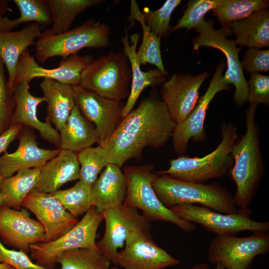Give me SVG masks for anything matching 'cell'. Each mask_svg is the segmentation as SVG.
<instances>
[{
	"label": "cell",
	"instance_id": "obj_29",
	"mask_svg": "<svg viewBox=\"0 0 269 269\" xmlns=\"http://www.w3.org/2000/svg\"><path fill=\"white\" fill-rule=\"evenodd\" d=\"M41 168L20 170L12 176L3 177L0 191L3 205L19 210L27 195L36 187Z\"/></svg>",
	"mask_w": 269,
	"mask_h": 269
},
{
	"label": "cell",
	"instance_id": "obj_12",
	"mask_svg": "<svg viewBox=\"0 0 269 269\" xmlns=\"http://www.w3.org/2000/svg\"><path fill=\"white\" fill-rule=\"evenodd\" d=\"M102 214L105 223V232L96 245L110 262L117 266L119 249L124 247L129 233L137 229L150 231L151 224L137 209L124 205L107 209Z\"/></svg>",
	"mask_w": 269,
	"mask_h": 269
},
{
	"label": "cell",
	"instance_id": "obj_33",
	"mask_svg": "<svg viewBox=\"0 0 269 269\" xmlns=\"http://www.w3.org/2000/svg\"><path fill=\"white\" fill-rule=\"evenodd\" d=\"M60 269H110L111 263L99 250L76 249L62 253L56 259Z\"/></svg>",
	"mask_w": 269,
	"mask_h": 269
},
{
	"label": "cell",
	"instance_id": "obj_32",
	"mask_svg": "<svg viewBox=\"0 0 269 269\" xmlns=\"http://www.w3.org/2000/svg\"><path fill=\"white\" fill-rule=\"evenodd\" d=\"M92 186L79 180L72 187L52 193L64 208L76 218L83 216L94 206Z\"/></svg>",
	"mask_w": 269,
	"mask_h": 269
},
{
	"label": "cell",
	"instance_id": "obj_46",
	"mask_svg": "<svg viewBox=\"0 0 269 269\" xmlns=\"http://www.w3.org/2000/svg\"><path fill=\"white\" fill-rule=\"evenodd\" d=\"M191 269H210L209 266L204 263L200 264L195 265ZM213 269H225V268L220 264L215 265Z\"/></svg>",
	"mask_w": 269,
	"mask_h": 269
},
{
	"label": "cell",
	"instance_id": "obj_34",
	"mask_svg": "<svg viewBox=\"0 0 269 269\" xmlns=\"http://www.w3.org/2000/svg\"><path fill=\"white\" fill-rule=\"evenodd\" d=\"M268 0H224L219 6L212 10L221 27L230 28L231 24L243 19L253 13L268 8Z\"/></svg>",
	"mask_w": 269,
	"mask_h": 269
},
{
	"label": "cell",
	"instance_id": "obj_14",
	"mask_svg": "<svg viewBox=\"0 0 269 269\" xmlns=\"http://www.w3.org/2000/svg\"><path fill=\"white\" fill-rule=\"evenodd\" d=\"M226 64L221 61L215 68L208 87L188 116L180 124L176 125L172 135L173 149L181 156L187 148L189 141L203 142L206 136L204 122L209 106L215 95L231 88L223 82V73Z\"/></svg>",
	"mask_w": 269,
	"mask_h": 269
},
{
	"label": "cell",
	"instance_id": "obj_42",
	"mask_svg": "<svg viewBox=\"0 0 269 269\" xmlns=\"http://www.w3.org/2000/svg\"><path fill=\"white\" fill-rule=\"evenodd\" d=\"M243 69L249 73L269 71V50L249 48L245 51L241 62Z\"/></svg>",
	"mask_w": 269,
	"mask_h": 269
},
{
	"label": "cell",
	"instance_id": "obj_15",
	"mask_svg": "<svg viewBox=\"0 0 269 269\" xmlns=\"http://www.w3.org/2000/svg\"><path fill=\"white\" fill-rule=\"evenodd\" d=\"M76 104L95 126L98 145L104 147L122 119V101L101 97L80 85L72 86Z\"/></svg>",
	"mask_w": 269,
	"mask_h": 269
},
{
	"label": "cell",
	"instance_id": "obj_5",
	"mask_svg": "<svg viewBox=\"0 0 269 269\" xmlns=\"http://www.w3.org/2000/svg\"><path fill=\"white\" fill-rule=\"evenodd\" d=\"M152 164L127 166L123 168L127 182V193L123 203L126 206L139 209L149 221L169 222L182 231L191 233L195 225L178 217L165 207L157 197L152 182L158 175Z\"/></svg>",
	"mask_w": 269,
	"mask_h": 269
},
{
	"label": "cell",
	"instance_id": "obj_35",
	"mask_svg": "<svg viewBox=\"0 0 269 269\" xmlns=\"http://www.w3.org/2000/svg\"><path fill=\"white\" fill-rule=\"evenodd\" d=\"M76 154L80 165L79 180L92 186L98 174L109 163L106 151L98 145L86 148Z\"/></svg>",
	"mask_w": 269,
	"mask_h": 269
},
{
	"label": "cell",
	"instance_id": "obj_40",
	"mask_svg": "<svg viewBox=\"0 0 269 269\" xmlns=\"http://www.w3.org/2000/svg\"><path fill=\"white\" fill-rule=\"evenodd\" d=\"M250 104H264L269 106V77L259 73L251 74L247 82Z\"/></svg>",
	"mask_w": 269,
	"mask_h": 269
},
{
	"label": "cell",
	"instance_id": "obj_7",
	"mask_svg": "<svg viewBox=\"0 0 269 269\" xmlns=\"http://www.w3.org/2000/svg\"><path fill=\"white\" fill-rule=\"evenodd\" d=\"M131 79L128 57L124 52L111 51L85 68L80 85L101 97L122 101L129 96Z\"/></svg>",
	"mask_w": 269,
	"mask_h": 269
},
{
	"label": "cell",
	"instance_id": "obj_11",
	"mask_svg": "<svg viewBox=\"0 0 269 269\" xmlns=\"http://www.w3.org/2000/svg\"><path fill=\"white\" fill-rule=\"evenodd\" d=\"M269 251L268 232H256L250 236H216L208 249L209 261L225 269H248L255 257Z\"/></svg>",
	"mask_w": 269,
	"mask_h": 269
},
{
	"label": "cell",
	"instance_id": "obj_4",
	"mask_svg": "<svg viewBox=\"0 0 269 269\" xmlns=\"http://www.w3.org/2000/svg\"><path fill=\"white\" fill-rule=\"evenodd\" d=\"M152 187L160 202L169 209L178 205L192 204L224 214L238 211L233 196L218 184L186 182L160 174L152 182Z\"/></svg>",
	"mask_w": 269,
	"mask_h": 269
},
{
	"label": "cell",
	"instance_id": "obj_27",
	"mask_svg": "<svg viewBox=\"0 0 269 269\" xmlns=\"http://www.w3.org/2000/svg\"><path fill=\"white\" fill-rule=\"evenodd\" d=\"M59 133L60 149L77 153L98 143L94 125L83 115L76 104Z\"/></svg>",
	"mask_w": 269,
	"mask_h": 269
},
{
	"label": "cell",
	"instance_id": "obj_49",
	"mask_svg": "<svg viewBox=\"0 0 269 269\" xmlns=\"http://www.w3.org/2000/svg\"><path fill=\"white\" fill-rule=\"evenodd\" d=\"M110 269H119L117 267H112V268H110Z\"/></svg>",
	"mask_w": 269,
	"mask_h": 269
},
{
	"label": "cell",
	"instance_id": "obj_13",
	"mask_svg": "<svg viewBox=\"0 0 269 269\" xmlns=\"http://www.w3.org/2000/svg\"><path fill=\"white\" fill-rule=\"evenodd\" d=\"M149 232L137 229L129 233L124 249L118 253L117 266L123 269H163L180 264L157 245Z\"/></svg>",
	"mask_w": 269,
	"mask_h": 269
},
{
	"label": "cell",
	"instance_id": "obj_28",
	"mask_svg": "<svg viewBox=\"0 0 269 269\" xmlns=\"http://www.w3.org/2000/svg\"><path fill=\"white\" fill-rule=\"evenodd\" d=\"M230 28L240 46L260 48L269 46V10L255 12L246 18L234 21Z\"/></svg>",
	"mask_w": 269,
	"mask_h": 269
},
{
	"label": "cell",
	"instance_id": "obj_17",
	"mask_svg": "<svg viewBox=\"0 0 269 269\" xmlns=\"http://www.w3.org/2000/svg\"><path fill=\"white\" fill-rule=\"evenodd\" d=\"M93 60L90 55L75 54L62 59L57 67L47 69L40 66L26 49L18 60L14 84L21 81L30 83L33 79L42 78L71 86L80 85L83 70Z\"/></svg>",
	"mask_w": 269,
	"mask_h": 269
},
{
	"label": "cell",
	"instance_id": "obj_38",
	"mask_svg": "<svg viewBox=\"0 0 269 269\" xmlns=\"http://www.w3.org/2000/svg\"><path fill=\"white\" fill-rule=\"evenodd\" d=\"M224 0H190L187 4L181 17L173 27L171 31L181 28L187 30L195 28L204 19L209 11L220 5Z\"/></svg>",
	"mask_w": 269,
	"mask_h": 269
},
{
	"label": "cell",
	"instance_id": "obj_16",
	"mask_svg": "<svg viewBox=\"0 0 269 269\" xmlns=\"http://www.w3.org/2000/svg\"><path fill=\"white\" fill-rule=\"evenodd\" d=\"M209 76L206 71L196 75L176 73L161 85L160 97L176 125L184 121L197 104L200 88Z\"/></svg>",
	"mask_w": 269,
	"mask_h": 269
},
{
	"label": "cell",
	"instance_id": "obj_47",
	"mask_svg": "<svg viewBox=\"0 0 269 269\" xmlns=\"http://www.w3.org/2000/svg\"><path fill=\"white\" fill-rule=\"evenodd\" d=\"M3 176L0 171V209L1 208V207H2V206L3 205V196L1 194V191H0V184H1V180L3 178Z\"/></svg>",
	"mask_w": 269,
	"mask_h": 269
},
{
	"label": "cell",
	"instance_id": "obj_43",
	"mask_svg": "<svg viewBox=\"0 0 269 269\" xmlns=\"http://www.w3.org/2000/svg\"><path fill=\"white\" fill-rule=\"evenodd\" d=\"M22 128L19 125H11L0 134V153L6 152L9 144L17 138Z\"/></svg>",
	"mask_w": 269,
	"mask_h": 269
},
{
	"label": "cell",
	"instance_id": "obj_23",
	"mask_svg": "<svg viewBox=\"0 0 269 269\" xmlns=\"http://www.w3.org/2000/svg\"><path fill=\"white\" fill-rule=\"evenodd\" d=\"M40 28V24L33 22L19 30L0 32V59L7 71V83L12 91L19 58L28 47L35 44Z\"/></svg>",
	"mask_w": 269,
	"mask_h": 269
},
{
	"label": "cell",
	"instance_id": "obj_20",
	"mask_svg": "<svg viewBox=\"0 0 269 269\" xmlns=\"http://www.w3.org/2000/svg\"><path fill=\"white\" fill-rule=\"evenodd\" d=\"M18 145L12 153L0 156V171L3 177L24 169L42 168L58 154L60 149H45L38 146L32 129L22 127L17 137Z\"/></svg>",
	"mask_w": 269,
	"mask_h": 269
},
{
	"label": "cell",
	"instance_id": "obj_31",
	"mask_svg": "<svg viewBox=\"0 0 269 269\" xmlns=\"http://www.w3.org/2000/svg\"><path fill=\"white\" fill-rule=\"evenodd\" d=\"M52 17V26L48 28L54 34L70 29L76 17L86 9L104 1L103 0H47Z\"/></svg>",
	"mask_w": 269,
	"mask_h": 269
},
{
	"label": "cell",
	"instance_id": "obj_22",
	"mask_svg": "<svg viewBox=\"0 0 269 269\" xmlns=\"http://www.w3.org/2000/svg\"><path fill=\"white\" fill-rule=\"evenodd\" d=\"M139 39V35L136 33L129 38L127 29L121 38L123 52L128 57L132 71L130 93L122 112V118L134 109L138 98L146 88L162 85L166 81V75L157 68L145 72L141 70L137 55Z\"/></svg>",
	"mask_w": 269,
	"mask_h": 269
},
{
	"label": "cell",
	"instance_id": "obj_9",
	"mask_svg": "<svg viewBox=\"0 0 269 269\" xmlns=\"http://www.w3.org/2000/svg\"><path fill=\"white\" fill-rule=\"evenodd\" d=\"M103 220L102 214L92 206L73 227L58 239L31 245V258L39 265L53 269L57 257L63 252L81 248L99 249L96 238Z\"/></svg>",
	"mask_w": 269,
	"mask_h": 269
},
{
	"label": "cell",
	"instance_id": "obj_8",
	"mask_svg": "<svg viewBox=\"0 0 269 269\" xmlns=\"http://www.w3.org/2000/svg\"><path fill=\"white\" fill-rule=\"evenodd\" d=\"M213 24V20L203 19L195 28L198 35L192 40L193 49L198 51L200 47L205 46L217 49L223 52L227 65V70L223 75V82L226 85L234 86V101L238 106H242L247 101L248 88L239 59L241 47L237 46L235 40L227 38L233 34L231 28L221 27L216 29Z\"/></svg>",
	"mask_w": 269,
	"mask_h": 269
},
{
	"label": "cell",
	"instance_id": "obj_10",
	"mask_svg": "<svg viewBox=\"0 0 269 269\" xmlns=\"http://www.w3.org/2000/svg\"><path fill=\"white\" fill-rule=\"evenodd\" d=\"M182 219L202 226L217 236H233L245 231L268 232L269 222H258L251 218V211L238 210L235 214L218 212L207 207L192 204H181L169 208Z\"/></svg>",
	"mask_w": 269,
	"mask_h": 269
},
{
	"label": "cell",
	"instance_id": "obj_41",
	"mask_svg": "<svg viewBox=\"0 0 269 269\" xmlns=\"http://www.w3.org/2000/svg\"><path fill=\"white\" fill-rule=\"evenodd\" d=\"M2 263L8 264L14 269H48L33 263L26 253L7 248L0 239V263Z\"/></svg>",
	"mask_w": 269,
	"mask_h": 269
},
{
	"label": "cell",
	"instance_id": "obj_25",
	"mask_svg": "<svg viewBox=\"0 0 269 269\" xmlns=\"http://www.w3.org/2000/svg\"><path fill=\"white\" fill-rule=\"evenodd\" d=\"M80 165L76 153L60 149L57 155L49 160L41 169L35 189L52 193L64 184L79 179Z\"/></svg>",
	"mask_w": 269,
	"mask_h": 269
},
{
	"label": "cell",
	"instance_id": "obj_50",
	"mask_svg": "<svg viewBox=\"0 0 269 269\" xmlns=\"http://www.w3.org/2000/svg\"></svg>",
	"mask_w": 269,
	"mask_h": 269
},
{
	"label": "cell",
	"instance_id": "obj_1",
	"mask_svg": "<svg viewBox=\"0 0 269 269\" xmlns=\"http://www.w3.org/2000/svg\"><path fill=\"white\" fill-rule=\"evenodd\" d=\"M176 126L156 89L123 118L103 147L109 163L120 167L127 161L141 159L147 147L158 149L171 138Z\"/></svg>",
	"mask_w": 269,
	"mask_h": 269
},
{
	"label": "cell",
	"instance_id": "obj_26",
	"mask_svg": "<svg viewBox=\"0 0 269 269\" xmlns=\"http://www.w3.org/2000/svg\"><path fill=\"white\" fill-rule=\"evenodd\" d=\"M39 86L47 104L46 122L59 132L76 105L72 86L47 78Z\"/></svg>",
	"mask_w": 269,
	"mask_h": 269
},
{
	"label": "cell",
	"instance_id": "obj_45",
	"mask_svg": "<svg viewBox=\"0 0 269 269\" xmlns=\"http://www.w3.org/2000/svg\"><path fill=\"white\" fill-rule=\"evenodd\" d=\"M12 9L9 7L8 1L7 0H0V18L8 11H11Z\"/></svg>",
	"mask_w": 269,
	"mask_h": 269
},
{
	"label": "cell",
	"instance_id": "obj_37",
	"mask_svg": "<svg viewBox=\"0 0 269 269\" xmlns=\"http://www.w3.org/2000/svg\"><path fill=\"white\" fill-rule=\"evenodd\" d=\"M20 12L19 17L15 19L20 23L34 22L40 25L52 24V17L47 0H13Z\"/></svg>",
	"mask_w": 269,
	"mask_h": 269
},
{
	"label": "cell",
	"instance_id": "obj_24",
	"mask_svg": "<svg viewBox=\"0 0 269 269\" xmlns=\"http://www.w3.org/2000/svg\"><path fill=\"white\" fill-rule=\"evenodd\" d=\"M94 206L102 213L123 205L127 193L125 175L119 165L109 163L92 185Z\"/></svg>",
	"mask_w": 269,
	"mask_h": 269
},
{
	"label": "cell",
	"instance_id": "obj_48",
	"mask_svg": "<svg viewBox=\"0 0 269 269\" xmlns=\"http://www.w3.org/2000/svg\"><path fill=\"white\" fill-rule=\"evenodd\" d=\"M0 269H14L12 267L6 263H0Z\"/></svg>",
	"mask_w": 269,
	"mask_h": 269
},
{
	"label": "cell",
	"instance_id": "obj_2",
	"mask_svg": "<svg viewBox=\"0 0 269 269\" xmlns=\"http://www.w3.org/2000/svg\"><path fill=\"white\" fill-rule=\"evenodd\" d=\"M257 105L250 104L245 111L246 132L232 150L234 160L231 175L236 186L234 203L241 210L248 209L264 175L259 127L256 122Z\"/></svg>",
	"mask_w": 269,
	"mask_h": 269
},
{
	"label": "cell",
	"instance_id": "obj_44",
	"mask_svg": "<svg viewBox=\"0 0 269 269\" xmlns=\"http://www.w3.org/2000/svg\"><path fill=\"white\" fill-rule=\"evenodd\" d=\"M18 24L16 19H10L8 17L3 16L0 18V32L11 31Z\"/></svg>",
	"mask_w": 269,
	"mask_h": 269
},
{
	"label": "cell",
	"instance_id": "obj_18",
	"mask_svg": "<svg viewBox=\"0 0 269 269\" xmlns=\"http://www.w3.org/2000/svg\"><path fill=\"white\" fill-rule=\"evenodd\" d=\"M22 207L32 212L43 226L44 243L58 239L78 222L51 193L35 189L27 195Z\"/></svg>",
	"mask_w": 269,
	"mask_h": 269
},
{
	"label": "cell",
	"instance_id": "obj_19",
	"mask_svg": "<svg viewBox=\"0 0 269 269\" xmlns=\"http://www.w3.org/2000/svg\"><path fill=\"white\" fill-rule=\"evenodd\" d=\"M42 224L24 208L17 210L3 205L0 209V238L6 245L27 253L31 245L44 241Z\"/></svg>",
	"mask_w": 269,
	"mask_h": 269
},
{
	"label": "cell",
	"instance_id": "obj_3",
	"mask_svg": "<svg viewBox=\"0 0 269 269\" xmlns=\"http://www.w3.org/2000/svg\"><path fill=\"white\" fill-rule=\"evenodd\" d=\"M222 138L216 148L203 157L180 156L171 159L167 170L156 172L181 181L204 183L225 176L232 168V150L238 139L237 129L232 123L223 122Z\"/></svg>",
	"mask_w": 269,
	"mask_h": 269
},
{
	"label": "cell",
	"instance_id": "obj_39",
	"mask_svg": "<svg viewBox=\"0 0 269 269\" xmlns=\"http://www.w3.org/2000/svg\"><path fill=\"white\" fill-rule=\"evenodd\" d=\"M15 108L12 91L5 77L4 64L0 59V134L10 126V118Z\"/></svg>",
	"mask_w": 269,
	"mask_h": 269
},
{
	"label": "cell",
	"instance_id": "obj_21",
	"mask_svg": "<svg viewBox=\"0 0 269 269\" xmlns=\"http://www.w3.org/2000/svg\"><path fill=\"white\" fill-rule=\"evenodd\" d=\"M29 88V83L26 81L14 84L12 91L15 108L10 118V125H19L35 129L43 139L59 147L58 131L50 123L40 121L37 116V108L45 99L43 97L33 95Z\"/></svg>",
	"mask_w": 269,
	"mask_h": 269
},
{
	"label": "cell",
	"instance_id": "obj_30",
	"mask_svg": "<svg viewBox=\"0 0 269 269\" xmlns=\"http://www.w3.org/2000/svg\"><path fill=\"white\" fill-rule=\"evenodd\" d=\"M133 26L134 21H138L140 25L142 32V39L138 50L137 55L140 65L151 64L156 66L166 76L167 75L162 60L160 42L161 38L151 32L146 24L142 11L135 0L130 2V13L128 17Z\"/></svg>",
	"mask_w": 269,
	"mask_h": 269
},
{
	"label": "cell",
	"instance_id": "obj_36",
	"mask_svg": "<svg viewBox=\"0 0 269 269\" xmlns=\"http://www.w3.org/2000/svg\"><path fill=\"white\" fill-rule=\"evenodd\" d=\"M181 1L167 0L158 9L152 10L147 7L143 9L142 12L144 21L152 33L161 38L168 35L172 14Z\"/></svg>",
	"mask_w": 269,
	"mask_h": 269
},
{
	"label": "cell",
	"instance_id": "obj_6",
	"mask_svg": "<svg viewBox=\"0 0 269 269\" xmlns=\"http://www.w3.org/2000/svg\"><path fill=\"white\" fill-rule=\"evenodd\" d=\"M110 32L107 24L93 19L59 34H52L47 28L40 33L34 44L36 61L44 64L52 57L64 59L85 48L107 47Z\"/></svg>",
	"mask_w": 269,
	"mask_h": 269
}]
</instances>
